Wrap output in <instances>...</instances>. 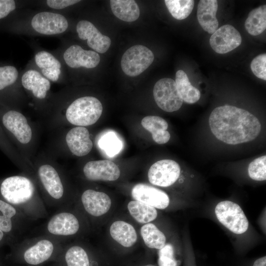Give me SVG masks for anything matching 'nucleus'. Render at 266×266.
I'll return each instance as SVG.
<instances>
[{
    "label": "nucleus",
    "instance_id": "72a5a7b5",
    "mask_svg": "<svg viewBox=\"0 0 266 266\" xmlns=\"http://www.w3.org/2000/svg\"><path fill=\"white\" fill-rule=\"evenodd\" d=\"M16 209L10 204L0 200V229L9 232L12 229L11 218L15 215Z\"/></svg>",
    "mask_w": 266,
    "mask_h": 266
},
{
    "label": "nucleus",
    "instance_id": "20e7f679",
    "mask_svg": "<svg viewBox=\"0 0 266 266\" xmlns=\"http://www.w3.org/2000/svg\"><path fill=\"white\" fill-rule=\"evenodd\" d=\"M219 222L233 233L241 234L248 228V221L241 208L229 200L218 203L215 209Z\"/></svg>",
    "mask_w": 266,
    "mask_h": 266
},
{
    "label": "nucleus",
    "instance_id": "aec40b11",
    "mask_svg": "<svg viewBox=\"0 0 266 266\" xmlns=\"http://www.w3.org/2000/svg\"><path fill=\"white\" fill-rule=\"evenodd\" d=\"M218 2L216 0H201L197 9V19L202 28L209 33L213 34L218 27L216 18Z\"/></svg>",
    "mask_w": 266,
    "mask_h": 266
},
{
    "label": "nucleus",
    "instance_id": "dca6fc26",
    "mask_svg": "<svg viewBox=\"0 0 266 266\" xmlns=\"http://www.w3.org/2000/svg\"><path fill=\"white\" fill-rule=\"evenodd\" d=\"M81 201L85 210L95 217L104 215L111 206V199L106 194L91 189L83 192Z\"/></svg>",
    "mask_w": 266,
    "mask_h": 266
},
{
    "label": "nucleus",
    "instance_id": "f3484780",
    "mask_svg": "<svg viewBox=\"0 0 266 266\" xmlns=\"http://www.w3.org/2000/svg\"><path fill=\"white\" fill-rule=\"evenodd\" d=\"M79 229L78 219L73 214L68 212H61L54 215L47 225L48 232L57 235H73Z\"/></svg>",
    "mask_w": 266,
    "mask_h": 266
},
{
    "label": "nucleus",
    "instance_id": "1a4fd4ad",
    "mask_svg": "<svg viewBox=\"0 0 266 266\" xmlns=\"http://www.w3.org/2000/svg\"><path fill=\"white\" fill-rule=\"evenodd\" d=\"M31 26L34 31L40 34L54 35L65 32L68 23L66 17L61 14L43 11L33 16Z\"/></svg>",
    "mask_w": 266,
    "mask_h": 266
},
{
    "label": "nucleus",
    "instance_id": "39448f33",
    "mask_svg": "<svg viewBox=\"0 0 266 266\" xmlns=\"http://www.w3.org/2000/svg\"><path fill=\"white\" fill-rule=\"evenodd\" d=\"M153 52L142 45H135L129 48L122 56L121 66L123 72L131 77L138 75L153 63Z\"/></svg>",
    "mask_w": 266,
    "mask_h": 266
},
{
    "label": "nucleus",
    "instance_id": "7c9ffc66",
    "mask_svg": "<svg viewBox=\"0 0 266 266\" xmlns=\"http://www.w3.org/2000/svg\"><path fill=\"white\" fill-rule=\"evenodd\" d=\"M193 0H165V3L171 15L177 20L186 18L194 5Z\"/></svg>",
    "mask_w": 266,
    "mask_h": 266
},
{
    "label": "nucleus",
    "instance_id": "ddd939ff",
    "mask_svg": "<svg viewBox=\"0 0 266 266\" xmlns=\"http://www.w3.org/2000/svg\"><path fill=\"white\" fill-rule=\"evenodd\" d=\"M76 32L79 37L82 40H87L88 45L97 53H104L110 46V38L102 34L88 21H80L76 26Z\"/></svg>",
    "mask_w": 266,
    "mask_h": 266
},
{
    "label": "nucleus",
    "instance_id": "6ab92c4d",
    "mask_svg": "<svg viewBox=\"0 0 266 266\" xmlns=\"http://www.w3.org/2000/svg\"><path fill=\"white\" fill-rule=\"evenodd\" d=\"M41 182L49 195L55 199L61 198L64 189L60 176L54 167L48 164L41 166L38 170Z\"/></svg>",
    "mask_w": 266,
    "mask_h": 266
},
{
    "label": "nucleus",
    "instance_id": "c756f323",
    "mask_svg": "<svg viewBox=\"0 0 266 266\" xmlns=\"http://www.w3.org/2000/svg\"><path fill=\"white\" fill-rule=\"evenodd\" d=\"M98 145L102 152L109 157L119 153L122 148V143L116 134L112 132L104 133L98 141Z\"/></svg>",
    "mask_w": 266,
    "mask_h": 266
},
{
    "label": "nucleus",
    "instance_id": "4c0bfd02",
    "mask_svg": "<svg viewBox=\"0 0 266 266\" xmlns=\"http://www.w3.org/2000/svg\"><path fill=\"white\" fill-rule=\"evenodd\" d=\"M16 8L13 0H0V21L7 18Z\"/></svg>",
    "mask_w": 266,
    "mask_h": 266
},
{
    "label": "nucleus",
    "instance_id": "58836bf2",
    "mask_svg": "<svg viewBox=\"0 0 266 266\" xmlns=\"http://www.w3.org/2000/svg\"><path fill=\"white\" fill-rule=\"evenodd\" d=\"M78 0H48L47 5L55 9H62L80 2Z\"/></svg>",
    "mask_w": 266,
    "mask_h": 266
},
{
    "label": "nucleus",
    "instance_id": "f03ea898",
    "mask_svg": "<svg viewBox=\"0 0 266 266\" xmlns=\"http://www.w3.org/2000/svg\"><path fill=\"white\" fill-rule=\"evenodd\" d=\"M102 112V106L98 99L85 96L77 99L68 106L66 117L70 124L85 127L96 123Z\"/></svg>",
    "mask_w": 266,
    "mask_h": 266
},
{
    "label": "nucleus",
    "instance_id": "cd10ccee",
    "mask_svg": "<svg viewBox=\"0 0 266 266\" xmlns=\"http://www.w3.org/2000/svg\"><path fill=\"white\" fill-rule=\"evenodd\" d=\"M128 209L132 217L137 222L149 223L157 217L156 209L137 200H132L128 204Z\"/></svg>",
    "mask_w": 266,
    "mask_h": 266
},
{
    "label": "nucleus",
    "instance_id": "79ce46f5",
    "mask_svg": "<svg viewBox=\"0 0 266 266\" xmlns=\"http://www.w3.org/2000/svg\"><path fill=\"white\" fill-rule=\"evenodd\" d=\"M155 266L149 264V265H144V266Z\"/></svg>",
    "mask_w": 266,
    "mask_h": 266
},
{
    "label": "nucleus",
    "instance_id": "2eb2a0df",
    "mask_svg": "<svg viewBox=\"0 0 266 266\" xmlns=\"http://www.w3.org/2000/svg\"><path fill=\"white\" fill-rule=\"evenodd\" d=\"M90 133L84 127L77 126L70 129L66 136V141L70 152L78 157L86 156L93 148Z\"/></svg>",
    "mask_w": 266,
    "mask_h": 266
},
{
    "label": "nucleus",
    "instance_id": "f704fd0d",
    "mask_svg": "<svg viewBox=\"0 0 266 266\" xmlns=\"http://www.w3.org/2000/svg\"><path fill=\"white\" fill-rule=\"evenodd\" d=\"M250 177L256 181L266 179V156L258 157L251 162L248 168Z\"/></svg>",
    "mask_w": 266,
    "mask_h": 266
},
{
    "label": "nucleus",
    "instance_id": "e433bc0d",
    "mask_svg": "<svg viewBox=\"0 0 266 266\" xmlns=\"http://www.w3.org/2000/svg\"><path fill=\"white\" fill-rule=\"evenodd\" d=\"M251 69L254 74L259 78L266 80V54L256 56L251 63Z\"/></svg>",
    "mask_w": 266,
    "mask_h": 266
},
{
    "label": "nucleus",
    "instance_id": "473e14b6",
    "mask_svg": "<svg viewBox=\"0 0 266 266\" xmlns=\"http://www.w3.org/2000/svg\"><path fill=\"white\" fill-rule=\"evenodd\" d=\"M65 260L67 266H90L86 252L79 246L69 248L66 253Z\"/></svg>",
    "mask_w": 266,
    "mask_h": 266
},
{
    "label": "nucleus",
    "instance_id": "c9c22d12",
    "mask_svg": "<svg viewBox=\"0 0 266 266\" xmlns=\"http://www.w3.org/2000/svg\"><path fill=\"white\" fill-rule=\"evenodd\" d=\"M158 263L159 266H177L178 262L174 257V249L172 245L168 243L159 249Z\"/></svg>",
    "mask_w": 266,
    "mask_h": 266
},
{
    "label": "nucleus",
    "instance_id": "5701e85b",
    "mask_svg": "<svg viewBox=\"0 0 266 266\" xmlns=\"http://www.w3.org/2000/svg\"><path fill=\"white\" fill-rule=\"evenodd\" d=\"M110 234L112 238L125 247L133 246L137 240V234L134 227L123 221H116L110 226Z\"/></svg>",
    "mask_w": 266,
    "mask_h": 266
},
{
    "label": "nucleus",
    "instance_id": "a19ab883",
    "mask_svg": "<svg viewBox=\"0 0 266 266\" xmlns=\"http://www.w3.org/2000/svg\"><path fill=\"white\" fill-rule=\"evenodd\" d=\"M3 236V232L0 229V241L2 239Z\"/></svg>",
    "mask_w": 266,
    "mask_h": 266
},
{
    "label": "nucleus",
    "instance_id": "2f4dec72",
    "mask_svg": "<svg viewBox=\"0 0 266 266\" xmlns=\"http://www.w3.org/2000/svg\"><path fill=\"white\" fill-rule=\"evenodd\" d=\"M18 76V71L14 66L0 65V95L16 83Z\"/></svg>",
    "mask_w": 266,
    "mask_h": 266
},
{
    "label": "nucleus",
    "instance_id": "f257e3e1",
    "mask_svg": "<svg viewBox=\"0 0 266 266\" xmlns=\"http://www.w3.org/2000/svg\"><path fill=\"white\" fill-rule=\"evenodd\" d=\"M211 132L219 140L235 145L255 139L261 130L258 119L249 111L234 106L215 108L209 117Z\"/></svg>",
    "mask_w": 266,
    "mask_h": 266
},
{
    "label": "nucleus",
    "instance_id": "9b49d317",
    "mask_svg": "<svg viewBox=\"0 0 266 266\" xmlns=\"http://www.w3.org/2000/svg\"><path fill=\"white\" fill-rule=\"evenodd\" d=\"M131 194L135 200L159 209L166 208L169 203V199L166 193L146 184L139 183L134 185Z\"/></svg>",
    "mask_w": 266,
    "mask_h": 266
},
{
    "label": "nucleus",
    "instance_id": "9d476101",
    "mask_svg": "<svg viewBox=\"0 0 266 266\" xmlns=\"http://www.w3.org/2000/svg\"><path fill=\"white\" fill-rule=\"evenodd\" d=\"M239 32L233 26H222L212 34L209 43L213 50L219 54L228 53L238 47L241 43Z\"/></svg>",
    "mask_w": 266,
    "mask_h": 266
},
{
    "label": "nucleus",
    "instance_id": "393cba45",
    "mask_svg": "<svg viewBox=\"0 0 266 266\" xmlns=\"http://www.w3.org/2000/svg\"><path fill=\"white\" fill-rule=\"evenodd\" d=\"M110 4L113 14L122 21L133 22L139 16V8L134 0H111Z\"/></svg>",
    "mask_w": 266,
    "mask_h": 266
},
{
    "label": "nucleus",
    "instance_id": "423d86ee",
    "mask_svg": "<svg viewBox=\"0 0 266 266\" xmlns=\"http://www.w3.org/2000/svg\"><path fill=\"white\" fill-rule=\"evenodd\" d=\"M153 96L157 105L168 112L179 109L183 101L177 91L175 81L169 78L161 79L155 83Z\"/></svg>",
    "mask_w": 266,
    "mask_h": 266
},
{
    "label": "nucleus",
    "instance_id": "412c9836",
    "mask_svg": "<svg viewBox=\"0 0 266 266\" xmlns=\"http://www.w3.org/2000/svg\"><path fill=\"white\" fill-rule=\"evenodd\" d=\"M34 61L43 76L53 82L59 80L61 64L51 53L43 50L38 52L35 55Z\"/></svg>",
    "mask_w": 266,
    "mask_h": 266
},
{
    "label": "nucleus",
    "instance_id": "6e6552de",
    "mask_svg": "<svg viewBox=\"0 0 266 266\" xmlns=\"http://www.w3.org/2000/svg\"><path fill=\"white\" fill-rule=\"evenodd\" d=\"M1 122L5 129L20 143L26 144L31 141L32 130L23 114L15 110H8L1 116Z\"/></svg>",
    "mask_w": 266,
    "mask_h": 266
},
{
    "label": "nucleus",
    "instance_id": "ea45409f",
    "mask_svg": "<svg viewBox=\"0 0 266 266\" xmlns=\"http://www.w3.org/2000/svg\"><path fill=\"white\" fill-rule=\"evenodd\" d=\"M253 266H266V257L264 256L257 259L254 262Z\"/></svg>",
    "mask_w": 266,
    "mask_h": 266
},
{
    "label": "nucleus",
    "instance_id": "a211bd4d",
    "mask_svg": "<svg viewBox=\"0 0 266 266\" xmlns=\"http://www.w3.org/2000/svg\"><path fill=\"white\" fill-rule=\"evenodd\" d=\"M21 82L26 90L39 100L46 98L51 87L50 81L34 69L27 70L22 76Z\"/></svg>",
    "mask_w": 266,
    "mask_h": 266
},
{
    "label": "nucleus",
    "instance_id": "c85d7f7f",
    "mask_svg": "<svg viewBox=\"0 0 266 266\" xmlns=\"http://www.w3.org/2000/svg\"><path fill=\"white\" fill-rule=\"evenodd\" d=\"M140 234L145 244L150 248L160 249L166 244L165 234L152 223H147L140 229Z\"/></svg>",
    "mask_w": 266,
    "mask_h": 266
},
{
    "label": "nucleus",
    "instance_id": "bb28decb",
    "mask_svg": "<svg viewBox=\"0 0 266 266\" xmlns=\"http://www.w3.org/2000/svg\"><path fill=\"white\" fill-rule=\"evenodd\" d=\"M244 26L247 32L252 35L262 33L266 28V5H263L251 10Z\"/></svg>",
    "mask_w": 266,
    "mask_h": 266
},
{
    "label": "nucleus",
    "instance_id": "f8f14e48",
    "mask_svg": "<svg viewBox=\"0 0 266 266\" xmlns=\"http://www.w3.org/2000/svg\"><path fill=\"white\" fill-rule=\"evenodd\" d=\"M85 176L91 181H115L120 176V170L114 162L109 160L92 161L83 167Z\"/></svg>",
    "mask_w": 266,
    "mask_h": 266
},
{
    "label": "nucleus",
    "instance_id": "4be33fe9",
    "mask_svg": "<svg viewBox=\"0 0 266 266\" xmlns=\"http://www.w3.org/2000/svg\"><path fill=\"white\" fill-rule=\"evenodd\" d=\"M142 127L152 134L153 140L158 144H163L167 142L170 137L167 122L161 117L148 116L144 117L141 122Z\"/></svg>",
    "mask_w": 266,
    "mask_h": 266
},
{
    "label": "nucleus",
    "instance_id": "7ed1b4c3",
    "mask_svg": "<svg viewBox=\"0 0 266 266\" xmlns=\"http://www.w3.org/2000/svg\"><path fill=\"white\" fill-rule=\"evenodd\" d=\"M0 191L2 196L8 202L20 204L33 198L34 188L29 178L22 176H12L2 181Z\"/></svg>",
    "mask_w": 266,
    "mask_h": 266
},
{
    "label": "nucleus",
    "instance_id": "b1692460",
    "mask_svg": "<svg viewBox=\"0 0 266 266\" xmlns=\"http://www.w3.org/2000/svg\"><path fill=\"white\" fill-rule=\"evenodd\" d=\"M53 250L54 246L50 241L41 240L25 251L24 258L25 261L30 265H38L48 260Z\"/></svg>",
    "mask_w": 266,
    "mask_h": 266
},
{
    "label": "nucleus",
    "instance_id": "0eeeda50",
    "mask_svg": "<svg viewBox=\"0 0 266 266\" xmlns=\"http://www.w3.org/2000/svg\"><path fill=\"white\" fill-rule=\"evenodd\" d=\"M180 174L179 164L172 160H162L153 164L148 172L149 182L160 187H168L174 184Z\"/></svg>",
    "mask_w": 266,
    "mask_h": 266
},
{
    "label": "nucleus",
    "instance_id": "a878e982",
    "mask_svg": "<svg viewBox=\"0 0 266 266\" xmlns=\"http://www.w3.org/2000/svg\"><path fill=\"white\" fill-rule=\"evenodd\" d=\"M175 82L177 91L183 101L192 104L200 100V91L192 85L187 74L183 70H178L176 72Z\"/></svg>",
    "mask_w": 266,
    "mask_h": 266
},
{
    "label": "nucleus",
    "instance_id": "4468645a",
    "mask_svg": "<svg viewBox=\"0 0 266 266\" xmlns=\"http://www.w3.org/2000/svg\"><path fill=\"white\" fill-rule=\"evenodd\" d=\"M63 58L66 64L71 68L84 67L92 68L100 63L99 54L92 50H86L80 46L72 45L64 52Z\"/></svg>",
    "mask_w": 266,
    "mask_h": 266
}]
</instances>
